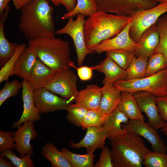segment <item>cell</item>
<instances>
[{"mask_svg": "<svg viewBox=\"0 0 167 167\" xmlns=\"http://www.w3.org/2000/svg\"><path fill=\"white\" fill-rule=\"evenodd\" d=\"M49 0H32L21 9L18 29L28 41L55 37L53 9Z\"/></svg>", "mask_w": 167, "mask_h": 167, "instance_id": "obj_1", "label": "cell"}, {"mask_svg": "<svg viewBox=\"0 0 167 167\" xmlns=\"http://www.w3.org/2000/svg\"><path fill=\"white\" fill-rule=\"evenodd\" d=\"M131 21L128 16L97 11L85 20L84 36L87 48L90 50L102 41L115 37Z\"/></svg>", "mask_w": 167, "mask_h": 167, "instance_id": "obj_2", "label": "cell"}, {"mask_svg": "<svg viewBox=\"0 0 167 167\" xmlns=\"http://www.w3.org/2000/svg\"><path fill=\"white\" fill-rule=\"evenodd\" d=\"M28 44L34 49L38 58L56 74L74 66L67 41L55 37H42L29 41Z\"/></svg>", "mask_w": 167, "mask_h": 167, "instance_id": "obj_3", "label": "cell"}, {"mask_svg": "<svg viewBox=\"0 0 167 167\" xmlns=\"http://www.w3.org/2000/svg\"><path fill=\"white\" fill-rule=\"evenodd\" d=\"M109 141L115 167H142L145 156L151 151L141 136L129 132L122 137Z\"/></svg>", "mask_w": 167, "mask_h": 167, "instance_id": "obj_4", "label": "cell"}, {"mask_svg": "<svg viewBox=\"0 0 167 167\" xmlns=\"http://www.w3.org/2000/svg\"><path fill=\"white\" fill-rule=\"evenodd\" d=\"M113 85L122 91L133 93L139 91L152 93L156 97L167 96V67L152 75L139 79L123 80Z\"/></svg>", "mask_w": 167, "mask_h": 167, "instance_id": "obj_5", "label": "cell"}, {"mask_svg": "<svg viewBox=\"0 0 167 167\" xmlns=\"http://www.w3.org/2000/svg\"><path fill=\"white\" fill-rule=\"evenodd\" d=\"M167 12V2L160 3L156 6L146 10L136 12L129 16L131 25L129 29L131 38L137 43L142 33Z\"/></svg>", "mask_w": 167, "mask_h": 167, "instance_id": "obj_6", "label": "cell"}, {"mask_svg": "<svg viewBox=\"0 0 167 167\" xmlns=\"http://www.w3.org/2000/svg\"><path fill=\"white\" fill-rule=\"evenodd\" d=\"M85 16L83 14L77 15L75 20L74 17L68 19L66 25L55 31V34H66L72 38L75 46L77 58V64L79 66L83 65L86 56L88 54L94 53L88 49L85 45L84 36Z\"/></svg>", "mask_w": 167, "mask_h": 167, "instance_id": "obj_7", "label": "cell"}, {"mask_svg": "<svg viewBox=\"0 0 167 167\" xmlns=\"http://www.w3.org/2000/svg\"><path fill=\"white\" fill-rule=\"evenodd\" d=\"M77 81L75 74L69 70L56 73L45 88L63 98L75 101L79 92Z\"/></svg>", "mask_w": 167, "mask_h": 167, "instance_id": "obj_8", "label": "cell"}, {"mask_svg": "<svg viewBox=\"0 0 167 167\" xmlns=\"http://www.w3.org/2000/svg\"><path fill=\"white\" fill-rule=\"evenodd\" d=\"M35 105L40 113H48L58 110H66L72 101L55 94L45 88L34 91Z\"/></svg>", "mask_w": 167, "mask_h": 167, "instance_id": "obj_9", "label": "cell"}, {"mask_svg": "<svg viewBox=\"0 0 167 167\" xmlns=\"http://www.w3.org/2000/svg\"><path fill=\"white\" fill-rule=\"evenodd\" d=\"M133 95L141 112L147 116L149 126L156 130L165 126L166 123L160 117L154 95L146 91L136 92Z\"/></svg>", "mask_w": 167, "mask_h": 167, "instance_id": "obj_10", "label": "cell"}, {"mask_svg": "<svg viewBox=\"0 0 167 167\" xmlns=\"http://www.w3.org/2000/svg\"><path fill=\"white\" fill-rule=\"evenodd\" d=\"M127 132L143 137L151 144L153 151L166 153L167 146L157 132L144 121L130 120L126 124L122 125Z\"/></svg>", "mask_w": 167, "mask_h": 167, "instance_id": "obj_11", "label": "cell"}, {"mask_svg": "<svg viewBox=\"0 0 167 167\" xmlns=\"http://www.w3.org/2000/svg\"><path fill=\"white\" fill-rule=\"evenodd\" d=\"M131 24V21L117 36L102 41L90 50L94 53L99 54L108 51L119 49H125L135 52L138 45L131 38L129 35V29Z\"/></svg>", "mask_w": 167, "mask_h": 167, "instance_id": "obj_12", "label": "cell"}, {"mask_svg": "<svg viewBox=\"0 0 167 167\" xmlns=\"http://www.w3.org/2000/svg\"><path fill=\"white\" fill-rule=\"evenodd\" d=\"M22 97L23 104V110L19 119L14 122L12 128H18L24 122L27 121L34 122L40 120V113L36 108L33 100L34 92L28 81L23 79L22 82Z\"/></svg>", "mask_w": 167, "mask_h": 167, "instance_id": "obj_13", "label": "cell"}, {"mask_svg": "<svg viewBox=\"0 0 167 167\" xmlns=\"http://www.w3.org/2000/svg\"><path fill=\"white\" fill-rule=\"evenodd\" d=\"M36 131L34 128L33 122L27 121L18 128L14 133V138L15 149L20 157L27 154H33V147L31 144L32 140L37 136Z\"/></svg>", "mask_w": 167, "mask_h": 167, "instance_id": "obj_14", "label": "cell"}, {"mask_svg": "<svg viewBox=\"0 0 167 167\" xmlns=\"http://www.w3.org/2000/svg\"><path fill=\"white\" fill-rule=\"evenodd\" d=\"M86 129L84 138L78 143H75L71 140L69 147L77 149L84 148L87 152H94L97 149L103 148L105 140L108 138L103 126L90 127Z\"/></svg>", "mask_w": 167, "mask_h": 167, "instance_id": "obj_15", "label": "cell"}, {"mask_svg": "<svg viewBox=\"0 0 167 167\" xmlns=\"http://www.w3.org/2000/svg\"><path fill=\"white\" fill-rule=\"evenodd\" d=\"M160 41L158 26L155 24L144 31L137 43L138 47L135 52V56L149 58L153 54Z\"/></svg>", "mask_w": 167, "mask_h": 167, "instance_id": "obj_16", "label": "cell"}, {"mask_svg": "<svg viewBox=\"0 0 167 167\" xmlns=\"http://www.w3.org/2000/svg\"><path fill=\"white\" fill-rule=\"evenodd\" d=\"M128 118L118 107L109 114L102 126L109 140L123 136L127 131L122 126L129 121Z\"/></svg>", "mask_w": 167, "mask_h": 167, "instance_id": "obj_17", "label": "cell"}, {"mask_svg": "<svg viewBox=\"0 0 167 167\" xmlns=\"http://www.w3.org/2000/svg\"><path fill=\"white\" fill-rule=\"evenodd\" d=\"M56 74L52 69L38 58L28 80L35 91L45 88Z\"/></svg>", "mask_w": 167, "mask_h": 167, "instance_id": "obj_18", "label": "cell"}, {"mask_svg": "<svg viewBox=\"0 0 167 167\" xmlns=\"http://www.w3.org/2000/svg\"><path fill=\"white\" fill-rule=\"evenodd\" d=\"M101 96V88L90 84L79 91L74 101L76 105L88 110L96 109L99 108Z\"/></svg>", "mask_w": 167, "mask_h": 167, "instance_id": "obj_19", "label": "cell"}, {"mask_svg": "<svg viewBox=\"0 0 167 167\" xmlns=\"http://www.w3.org/2000/svg\"><path fill=\"white\" fill-rule=\"evenodd\" d=\"M93 69L104 74L103 84H113L117 81L126 79V70L107 56L98 65L93 67Z\"/></svg>", "mask_w": 167, "mask_h": 167, "instance_id": "obj_20", "label": "cell"}, {"mask_svg": "<svg viewBox=\"0 0 167 167\" xmlns=\"http://www.w3.org/2000/svg\"><path fill=\"white\" fill-rule=\"evenodd\" d=\"M38 58L34 49L28 46L17 60L11 76H16L28 80Z\"/></svg>", "mask_w": 167, "mask_h": 167, "instance_id": "obj_21", "label": "cell"}, {"mask_svg": "<svg viewBox=\"0 0 167 167\" xmlns=\"http://www.w3.org/2000/svg\"><path fill=\"white\" fill-rule=\"evenodd\" d=\"M101 89L102 96L99 109L105 113L110 114L118 107L122 91L113 84H104Z\"/></svg>", "mask_w": 167, "mask_h": 167, "instance_id": "obj_22", "label": "cell"}, {"mask_svg": "<svg viewBox=\"0 0 167 167\" xmlns=\"http://www.w3.org/2000/svg\"><path fill=\"white\" fill-rule=\"evenodd\" d=\"M10 11L9 5L6 8L0 20V66L2 67L13 56L19 45L10 42L5 36L4 27Z\"/></svg>", "mask_w": 167, "mask_h": 167, "instance_id": "obj_23", "label": "cell"}, {"mask_svg": "<svg viewBox=\"0 0 167 167\" xmlns=\"http://www.w3.org/2000/svg\"><path fill=\"white\" fill-rule=\"evenodd\" d=\"M118 108L129 120L144 121L145 118L133 93L127 91H122Z\"/></svg>", "mask_w": 167, "mask_h": 167, "instance_id": "obj_24", "label": "cell"}, {"mask_svg": "<svg viewBox=\"0 0 167 167\" xmlns=\"http://www.w3.org/2000/svg\"><path fill=\"white\" fill-rule=\"evenodd\" d=\"M41 155L51 163L52 167H72L62 152L51 143H46L42 148Z\"/></svg>", "mask_w": 167, "mask_h": 167, "instance_id": "obj_25", "label": "cell"}, {"mask_svg": "<svg viewBox=\"0 0 167 167\" xmlns=\"http://www.w3.org/2000/svg\"><path fill=\"white\" fill-rule=\"evenodd\" d=\"M65 158L72 167H93L95 155L93 152L85 154H78L73 153L66 148L61 150Z\"/></svg>", "mask_w": 167, "mask_h": 167, "instance_id": "obj_26", "label": "cell"}, {"mask_svg": "<svg viewBox=\"0 0 167 167\" xmlns=\"http://www.w3.org/2000/svg\"><path fill=\"white\" fill-rule=\"evenodd\" d=\"M149 58L135 56L128 68L126 70L125 80H131L143 78L145 76Z\"/></svg>", "mask_w": 167, "mask_h": 167, "instance_id": "obj_27", "label": "cell"}, {"mask_svg": "<svg viewBox=\"0 0 167 167\" xmlns=\"http://www.w3.org/2000/svg\"><path fill=\"white\" fill-rule=\"evenodd\" d=\"M97 11L95 0H77L76 5L71 11L64 14L61 17L63 20L68 19L79 14L89 16Z\"/></svg>", "mask_w": 167, "mask_h": 167, "instance_id": "obj_28", "label": "cell"}, {"mask_svg": "<svg viewBox=\"0 0 167 167\" xmlns=\"http://www.w3.org/2000/svg\"><path fill=\"white\" fill-rule=\"evenodd\" d=\"M156 24L158 26L160 41L153 54H162L165 57L167 62V14L161 16L157 20Z\"/></svg>", "mask_w": 167, "mask_h": 167, "instance_id": "obj_29", "label": "cell"}, {"mask_svg": "<svg viewBox=\"0 0 167 167\" xmlns=\"http://www.w3.org/2000/svg\"><path fill=\"white\" fill-rule=\"evenodd\" d=\"M106 53V56L125 70L129 67L135 56L134 52L123 49L112 50Z\"/></svg>", "mask_w": 167, "mask_h": 167, "instance_id": "obj_30", "label": "cell"}, {"mask_svg": "<svg viewBox=\"0 0 167 167\" xmlns=\"http://www.w3.org/2000/svg\"><path fill=\"white\" fill-rule=\"evenodd\" d=\"M109 114L103 113L99 109L88 110L82 124L83 130L90 127L102 126Z\"/></svg>", "mask_w": 167, "mask_h": 167, "instance_id": "obj_31", "label": "cell"}, {"mask_svg": "<svg viewBox=\"0 0 167 167\" xmlns=\"http://www.w3.org/2000/svg\"><path fill=\"white\" fill-rule=\"evenodd\" d=\"M25 44H20L11 58L1 67L0 70V83L8 81L12 74L18 58L26 48Z\"/></svg>", "mask_w": 167, "mask_h": 167, "instance_id": "obj_32", "label": "cell"}, {"mask_svg": "<svg viewBox=\"0 0 167 167\" xmlns=\"http://www.w3.org/2000/svg\"><path fill=\"white\" fill-rule=\"evenodd\" d=\"M143 165L145 167H167V154L151 151L145 156Z\"/></svg>", "mask_w": 167, "mask_h": 167, "instance_id": "obj_33", "label": "cell"}, {"mask_svg": "<svg viewBox=\"0 0 167 167\" xmlns=\"http://www.w3.org/2000/svg\"><path fill=\"white\" fill-rule=\"evenodd\" d=\"M167 67L165 57L161 53L154 54L149 57L145 76L153 75Z\"/></svg>", "mask_w": 167, "mask_h": 167, "instance_id": "obj_34", "label": "cell"}, {"mask_svg": "<svg viewBox=\"0 0 167 167\" xmlns=\"http://www.w3.org/2000/svg\"><path fill=\"white\" fill-rule=\"evenodd\" d=\"M86 109L75 104L71 103L66 109V118L69 122L76 126L81 127L86 114L88 111Z\"/></svg>", "mask_w": 167, "mask_h": 167, "instance_id": "obj_35", "label": "cell"}, {"mask_svg": "<svg viewBox=\"0 0 167 167\" xmlns=\"http://www.w3.org/2000/svg\"><path fill=\"white\" fill-rule=\"evenodd\" d=\"M21 88L22 83L17 80L7 81L0 91V106L9 98L16 96Z\"/></svg>", "mask_w": 167, "mask_h": 167, "instance_id": "obj_36", "label": "cell"}, {"mask_svg": "<svg viewBox=\"0 0 167 167\" xmlns=\"http://www.w3.org/2000/svg\"><path fill=\"white\" fill-rule=\"evenodd\" d=\"M1 153V155L8 158L15 167H34L33 162L29 154L26 155L23 157H19L10 149L5 150Z\"/></svg>", "mask_w": 167, "mask_h": 167, "instance_id": "obj_37", "label": "cell"}, {"mask_svg": "<svg viewBox=\"0 0 167 167\" xmlns=\"http://www.w3.org/2000/svg\"><path fill=\"white\" fill-rule=\"evenodd\" d=\"M13 132L0 131V152L7 149H15Z\"/></svg>", "mask_w": 167, "mask_h": 167, "instance_id": "obj_38", "label": "cell"}, {"mask_svg": "<svg viewBox=\"0 0 167 167\" xmlns=\"http://www.w3.org/2000/svg\"><path fill=\"white\" fill-rule=\"evenodd\" d=\"M159 114L161 118L166 123V125L160 129L167 136V96L156 98Z\"/></svg>", "mask_w": 167, "mask_h": 167, "instance_id": "obj_39", "label": "cell"}, {"mask_svg": "<svg viewBox=\"0 0 167 167\" xmlns=\"http://www.w3.org/2000/svg\"><path fill=\"white\" fill-rule=\"evenodd\" d=\"M102 150L99 160L94 166L95 167H113V165L111 150L107 146H105Z\"/></svg>", "mask_w": 167, "mask_h": 167, "instance_id": "obj_40", "label": "cell"}, {"mask_svg": "<svg viewBox=\"0 0 167 167\" xmlns=\"http://www.w3.org/2000/svg\"><path fill=\"white\" fill-rule=\"evenodd\" d=\"M129 0H95L97 11H103L107 9L121 6Z\"/></svg>", "mask_w": 167, "mask_h": 167, "instance_id": "obj_41", "label": "cell"}, {"mask_svg": "<svg viewBox=\"0 0 167 167\" xmlns=\"http://www.w3.org/2000/svg\"><path fill=\"white\" fill-rule=\"evenodd\" d=\"M75 68L77 70L78 75L81 80L87 81L92 78L93 75V67L82 66L78 68Z\"/></svg>", "mask_w": 167, "mask_h": 167, "instance_id": "obj_42", "label": "cell"}, {"mask_svg": "<svg viewBox=\"0 0 167 167\" xmlns=\"http://www.w3.org/2000/svg\"><path fill=\"white\" fill-rule=\"evenodd\" d=\"M60 3L66 8L67 12H69L73 11L75 7L77 0H59Z\"/></svg>", "mask_w": 167, "mask_h": 167, "instance_id": "obj_43", "label": "cell"}, {"mask_svg": "<svg viewBox=\"0 0 167 167\" xmlns=\"http://www.w3.org/2000/svg\"><path fill=\"white\" fill-rule=\"evenodd\" d=\"M0 167H14L15 166L9 159L7 158L0 156Z\"/></svg>", "mask_w": 167, "mask_h": 167, "instance_id": "obj_44", "label": "cell"}, {"mask_svg": "<svg viewBox=\"0 0 167 167\" xmlns=\"http://www.w3.org/2000/svg\"><path fill=\"white\" fill-rule=\"evenodd\" d=\"M13 4L16 9L20 10L25 5L32 0H12Z\"/></svg>", "mask_w": 167, "mask_h": 167, "instance_id": "obj_45", "label": "cell"}, {"mask_svg": "<svg viewBox=\"0 0 167 167\" xmlns=\"http://www.w3.org/2000/svg\"><path fill=\"white\" fill-rule=\"evenodd\" d=\"M11 0H0V16L3 14L8 2Z\"/></svg>", "mask_w": 167, "mask_h": 167, "instance_id": "obj_46", "label": "cell"}, {"mask_svg": "<svg viewBox=\"0 0 167 167\" xmlns=\"http://www.w3.org/2000/svg\"><path fill=\"white\" fill-rule=\"evenodd\" d=\"M55 6H59L60 5V2L59 0H49Z\"/></svg>", "mask_w": 167, "mask_h": 167, "instance_id": "obj_47", "label": "cell"}, {"mask_svg": "<svg viewBox=\"0 0 167 167\" xmlns=\"http://www.w3.org/2000/svg\"><path fill=\"white\" fill-rule=\"evenodd\" d=\"M156 2H159L160 3H161L165 2H167V0H154Z\"/></svg>", "mask_w": 167, "mask_h": 167, "instance_id": "obj_48", "label": "cell"}]
</instances>
